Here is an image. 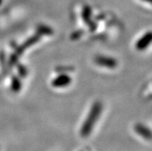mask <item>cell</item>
<instances>
[{
  "instance_id": "6da1fadb",
  "label": "cell",
  "mask_w": 152,
  "mask_h": 151,
  "mask_svg": "<svg viewBox=\"0 0 152 151\" xmlns=\"http://www.w3.org/2000/svg\"><path fill=\"white\" fill-rule=\"evenodd\" d=\"M103 105L100 102H96L92 105L87 118L82 125L80 135L83 137L89 136L102 113Z\"/></svg>"
},
{
  "instance_id": "7a4b0ae2",
  "label": "cell",
  "mask_w": 152,
  "mask_h": 151,
  "mask_svg": "<svg viewBox=\"0 0 152 151\" xmlns=\"http://www.w3.org/2000/svg\"><path fill=\"white\" fill-rule=\"evenodd\" d=\"M95 63L100 66L107 69H114L118 65V62L114 58L107 55H97L95 58Z\"/></svg>"
},
{
  "instance_id": "3957f363",
  "label": "cell",
  "mask_w": 152,
  "mask_h": 151,
  "mask_svg": "<svg viewBox=\"0 0 152 151\" xmlns=\"http://www.w3.org/2000/svg\"><path fill=\"white\" fill-rule=\"evenodd\" d=\"M152 44V31H149L144 34L139 39L135 44V47L139 51L146 50L150 45Z\"/></svg>"
},
{
  "instance_id": "277c9868",
  "label": "cell",
  "mask_w": 152,
  "mask_h": 151,
  "mask_svg": "<svg viewBox=\"0 0 152 151\" xmlns=\"http://www.w3.org/2000/svg\"><path fill=\"white\" fill-rule=\"evenodd\" d=\"M71 77L67 74H60L52 81V86L56 88H63L69 86L71 82Z\"/></svg>"
},
{
  "instance_id": "5b68a950",
  "label": "cell",
  "mask_w": 152,
  "mask_h": 151,
  "mask_svg": "<svg viewBox=\"0 0 152 151\" xmlns=\"http://www.w3.org/2000/svg\"><path fill=\"white\" fill-rule=\"evenodd\" d=\"M135 132L138 134L141 137L145 138L146 140H152V130L148 126L141 123L135 125L134 126Z\"/></svg>"
},
{
  "instance_id": "8992f818",
  "label": "cell",
  "mask_w": 152,
  "mask_h": 151,
  "mask_svg": "<svg viewBox=\"0 0 152 151\" xmlns=\"http://www.w3.org/2000/svg\"><path fill=\"white\" fill-rule=\"evenodd\" d=\"M39 37L38 35H37V36H33V37H31V38L29 39H28V40H27L26 42L25 43H24V44L21 46V47H20V48H19L17 50H16V53H17L18 55H20V54H21L24 51V50H25V49H26L28 46H31V45H33L34 43H36V42L39 40Z\"/></svg>"
},
{
  "instance_id": "52a82bcc",
  "label": "cell",
  "mask_w": 152,
  "mask_h": 151,
  "mask_svg": "<svg viewBox=\"0 0 152 151\" xmlns=\"http://www.w3.org/2000/svg\"><path fill=\"white\" fill-rule=\"evenodd\" d=\"M82 17H83V21L86 23H89L91 19V9L87 6L83 9V11L82 12Z\"/></svg>"
},
{
  "instance_id": "ba28073f",
  "label": "cell",
  "mask_w": 152,
  "mask_h": 151,
  "mask_svg": "<svg viewBox=\"0 0 152 151\" xmlns=\"http://www.w3.org/2000/svg\"><path fill=\"white\" fill-rule=\"evenodd\" d=\"M12 88L15 92H17L21 89V81L19 78L14 77L12 82Z\"/></svg>"
}]
</instances>
